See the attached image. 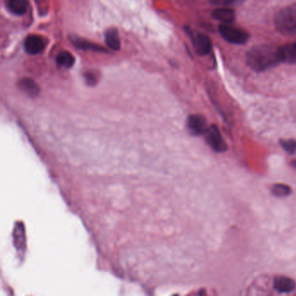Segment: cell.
I'll return each instance as SVG.
<instances>
[{
    "instance_id": "obj_18",
    "label": "cell",
    "mask_w": 296,
    "mask_h": 296,
    "mask_svg": "<svg viewBox=\"0 0 296 296\" xmlns=\"http://www.w3.org/2000/svg\"><path fill=\"white\" fill-rule=\"evenodd\" d=\"M84 78H85L86 82H87L88 84H90V85H92V84H95L96 82V76L94 75L92 72L86 73V74L84 75Z\"/></svg>"
},
{
    "instance_id": "obj_3",
    "label": "cell",
    "mask_w": 296,
    "mask_h": 296,
    "mask_svg": "<svg viewBox=\"0 0 296 296\" xmlns=\"http://www.w3.org/2000/svg\"><path fill=\"white\" fill-rule=\"evenodd\" d=\"M219 32L227 42L234 45H244L249 39V35L244 30L234 27L231 25H221Z\"/></svg>"
},
{
    "instance_id": "obj_15",
    "label": "cell",
    "mask_w": 296,
    "mask_h": 296,
    "mask_svg": "<svg viewBox=\"0 0 296 296\" xmlns=\"http://www.w3.org/2000/svg\"><path fill=\"white\" fill-rule=\"evenodd\" d=\"M57 63L64 68H71L75 63V58L69 51H62L57 57Z\"/></svg>"
},
{
    "instance_id": "obj_2",
    "label": "cell",
    "mask_w": 296,
    "mask_h": 296,
    "mask_svg": "<svg viewBox=\"0 0 296 296\" xmlns=\"http://www.w3.org/2000/svg\"><path fill=\"white\" fill-rule=\"evenodd\" d=\"M275 26L280 33H296V3L285 6L275 14Z\"/></svg>"
},
{
    "instance_id": "obj_9",
    "label": "cell",
    "mask_w": 296,
    "mask_h": 296,
    "mask_svg": "<svg viewBox=\"0 0 296 296\" xmlns=\"http://www.w3.org/2000/svg\"><path fill=\"white\" fill-rule=\"evenodd\" d=\"M280 62L296 63V43L287 44L279 48Z\"/></svg>"
},
{
    "instance_id": "obj_7",
    "label": "cell",
    "mask_w": 296,
    "mask_h": 296,
    "mask_svg": "<svg viewBox=\"0 0 296 296\" xmlns=\"http://www.w3.org/2000/svg\"><path fill=\"white\" fill-rule=\"evenodd\" d=\"M187 125L189 131L195 136H200L206 133L208 129L204 117L200 115H192L188 117Z\"/></svg>"
},
{
    "instance_id": "obj_14",
    "label": "cell",
    "mask_w": 296,
    "mask_h": 296,
    "mask_svg": "<svg viewBox=\"0 0 296 296\" xmlns=\"http://www.w3.org/2000/svg\"><path fill=\"white\" fill-rule=\"evenodd\" d=\"M71 42L76 47H78V49H81V50H92V51H96V52H105V51H106L104 47L95 45L93 43L88 42V41L82 39V38H71Z\"/></svg>"
},
{
    "instance_id": "obj_8",
    "label": "cell",
    "mask_w": 296,
    "mask_h": 296,
    "mask_svg": "<svg viewBox=\"0 0 296 296\" xmlns=\"http://www.w3.org/2000/svg\"><path fill=\"white\" fill-rule=\"evenodd\" d=\"M212 16L217 21L221 22L222 25H231L235 19V13L232 9H216Z\"/></svg>"
},
{
    "instance_id": "obj_1",
    "label": "cell",
    "mask_w": 296,
    "mask_h": 296,
    "mask_svg": "<svg viewBox=\"0 0 296 296\" xmlns=\"http://www.w3.org/2000/svg\"><path fill=\"white\" fill-rule=\"evenodd\" d=\"M246 61L247 64L253 71H267L280 62L279 48L267 44L254 46L248 51Z\"/></svg>"
},
{
    "instance_id": "obj_13",
    "label": "cell",
    "mask_w": 296,
    "mask_h": 296,
    "mask_svg": "<svg viewBox=\"0 0 296 296\" xmlns=\"http://www.w3.org/2000/svg\"><path fill=\"white\" fill-rule=\"evenodd\" d=\"M7 7L11 13L21 16L27 12L28 1L27 0H8Z\"/></svg>"
},
{
    "instance_id": "obj_4",
    "label": "cell",
    "mask_w": 296,
    "mask_h": 296,
    "mask_svg": "<svg viewBox=\"0 0 296 296\" xmlns=\"http://www.w3.org/2000/svg\"><path fill=\"white\" fill-rule=\"evenodd\" d=\"M188 34L190 35L193 46L196 53L200 56L209 54L212 48V43L210 38L205 34L196 32L190 29H188Z\"/></svg>"
},
{
    "instance_id": "obj_5",
    "label": "cell",
    "mask_w": 296,
    "mask_h": 296,
    "mask_svg": "<svg viewBox=\"0 0 296 296\" xmlns=\"http://www.w3.org/2000/svg\"><path fill=\"white\" fill-rule=\"evenodd\" d=\"M206 140L215 151L223 152L227 150L225 142L216 125H211L208 128L206 131Z\"/></svg>"
},
{
    "instance_id": "obj_11",
    "label": "cell",
    "mask_w": 296,
    "mask_h": 296,
    "mask_svg": "<svg viewBox=\"0 0 296 296\" xmlns=\"http://www.w3.org/2000/svg\"><path fill=\"white\" fill-rule=\"evenodd\" d=\"M105 42L106 45L114 50H120L121 41L118 31L115 28H109L105 31Z\"/></svg>"
},
{
    "instance_id": "obj_10",
    "label": "cell",
    "mask_w": 296,
    "mask_h": 296,
    "mask_svg": "<svg viewBox=\"0 0 296 296\" xmlns=\"http://www.w3.org/2000/svg\"><path fill=\"white\" fill-rule=\"evenodd\" d=\"M296 282L292 279L285 276H280L275 278L274 282L275 290L280 293L292 292L296 288Z\"/></svg>"
},
{
    "instance_id": "obj_12",
    "label": "cell",
    "mask_w": 296,
    "mask_h": 296,
    "mask_svg": "<svg viewBox=\"0 0 296 296\" xmlns=\"http://www.w3.org/2000/svg\"><path fill=\"white\" fill-rule=\"evenodd\" d=\"M18 86L20 88L22 92H25L26 95L31 97L38 96L39 93V87L38 84L34 82L33 80L30 78H23L18 83Z\"/></svg>"
},
{
    "instance_id": "obj_16",
    "label": "cell",
    "mask_w": 296,
    "mask_h": 296,
    "mask_svg": "<svg viewBox=\"0 0 296 296\" xmlns=\"http://www.w3.org/2000/svg\"><path fill=\"white\" fill-rule=\"evenodd\" d=\"M272 192L275 196L278 197H285L290 195L291 193V188L288 185L285 184H276L272 189Z\"/></svg>"
},
{
    "instance_id": "obj_6",
    "label": "cell",
    "mask_w": 296,
    "mask_h": 296,
    "mask_svg": "<svg viewBox=\"0 0 296 296\" xmlns=\"http://www.w3.org/2000/svg\"><path fill=\"white\" fill-rule=\"evenodd\" d=\"M25 50L31 55L41 53L45 50L46 43L41 37L38 35H30L25 40Z\"/></svg>"
},
{
    "instance_id": "obj_17",
    "label": "cell",
    "mask_w": 296,
    "mask_h": 296,
    "mask_svg": "<svg viewBox=\"0 0 296 296\" xmlns=\"http://www.w3.org/2000/svg\"><path fill=\"white\" fill-rule=\"evenodd\" d=\"M281 146L283 147L284 150H286L290 154H294L296 151V141L292 139L288 140H282L280 141Z\"/></svg>"
},
{
    "instance_id": "obj_19",
    "label": "cell",
    "mask_w": 296,
    "mask_h": 296,
    "mask_svg": "<svg viewBox=\"0 0 296 296\" xmlns=\"http://www.w3.org/2000/svg\"><path fill=\"white\" fill-rule=\"evenodd\" d=\"M293 165L296 168V161H294V162H293Z\"/></svg>"
}]
</instances>
